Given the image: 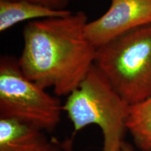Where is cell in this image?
Returning <instances> with one entry per match:
<instances>
[{
	"label": "cell",
	"mask_w": 151,
	"mask_h": 151,
	"mask_svg": "<svg viewBox=\"0 0 151 151\" xmlns=\"http://www.w3.org/2000/svg\"><path fill=\"white\" fill-rule=\"evenodd\" d=\"M83 11L28 22L24 27L19 67L43 89L68 96L94 65L97 48L87 37Z\"/></svg>",
	"instance_id": "6da1fadb"
},
{
	"label": "cell",
	"mask_w": 151,
	"mask_h": 151,
	"mask_svg": "<svg viewBox=\"0 0 151 151\" xmlns=\"http://www.w3.org/2000/svg\"><path fill=\"white\" fill-rule=\"evenodd\" d=\"M127 130L141 151H151V95L129 106Z\"/></svg>",
	"instance_id": "ba28073f"
},
{
	"label": "cell",
	"mask_w": 151,
	"mask_h": 151,
	"mask_svg": "<svg viewBox=\"0 0 151 151\" xmlns=\"http://www.w3.org/2000/svg\"><path fill=\"white\" fill-rule=\"evenodd\" d=\"M0 151H62L44 132L12 119H0Z\"/></svg>",
	"instance_id": "8992f818"
},
{
	"label": "cell",
	"mask_w": 151,
	"mask_h": 151,
	"mask_svg": "<svg viewBox=\"0 0 151 151\" xmlns=\"http://www.w3.org/2000/svg\"><path fill=\"white\" fill-rule=\"evenodd\" d=\"M151 24V0H111L99 18L88 22L86 34L96 48L124 34Z\"/></svg>",
	"instance_id": "5b68a950"
},
{
	"label": "cell",
	"mask_w": 151,
	"mask_h": 151,
	"mask_svg": "<svg viewBox=\"0 0 151 151\" xmlns=\"http://www.w3.org/2000/svg\"><path fill=\"white\" fill-rule=\"evenodd\" d=\"M63 105L29 80L18 60L0 61V119H12L43 132H51L61 120Z\"/></svg>",
	"instance_id": "277c9868"
},
{
	"label": "cell",
	"mask_w": 151,
	"mask_h": 151,
	"mask_svg": "<svg viewBox=\"0 0 151 151\" xmlns=\"http://www.w3.org/2000/svg\"><path fill=\"white\" fill-rule=\"evenodd\" d=\"M120 151H140L138 150L134 147L131 143L127 142V141H124V142L122 144L121 150Z\"/></svg>",
	"instance_id": "30bf717a"
},
{
	"label": "cell",
	"mask_w": 151,
	"mask_h": 151,
	"mask_svg": "<svg viewBox=\"0 0 151 151\" xmlns=\"http://www.w3.org/2000/svg\"><path fill=\"white\" fill-rule=\"evenodd\" d=\"M130 106L113 88L104 73L94 65L63 105L76 133L95 124L103 135L102 151H120L127 131Z\"/></svg>",
	"instance_id": "7a4b0ae2"
},
{
	"label": "cell",
	"mask_w": 151,
	"mask_h": 151,
	"mask_svg": "<svg viewBox=\"0 0 151 151\" xmlns=\"http://www.w3.org/2000/svg\"><path fill=\"white\" fill-rule=\"evenodd\" d=\"M11 1H25L36 4L54 10H67L69 0H11Z\"/></svg>",
	"instance_id": "9c48e42d"
},
{
	"label": "cell",
	"mask_w": 151,
	"mask_h": 151,
	"mask_svg": "<svg viewBox=\"0 0 151 151\" xmlns=\"http://www.w3.org/2000/svg\"><path fill=\"white\" fill-rule=\"evenodd\" d=\"M69 10H54L25 1L0 0V32H4L19 22L65 16Z\"/></svg>",
	"instance_id": "52a82bcc"
},
{
	"label": "cell",
	"mask_w": 151,
	"mask_h": 151,
	"mask_svg": "<svg viewBox=\"0 0 151 151\" xmlns=\"http://www.w3.org/2000/svg\"><path fill=\"white\" fill-rule=\"evenodd\" d=\"M94 64L129 106L151 95V24L97 48Z\"/></svg>",
	"instance_id": "3957f363"
}]
</instances>
